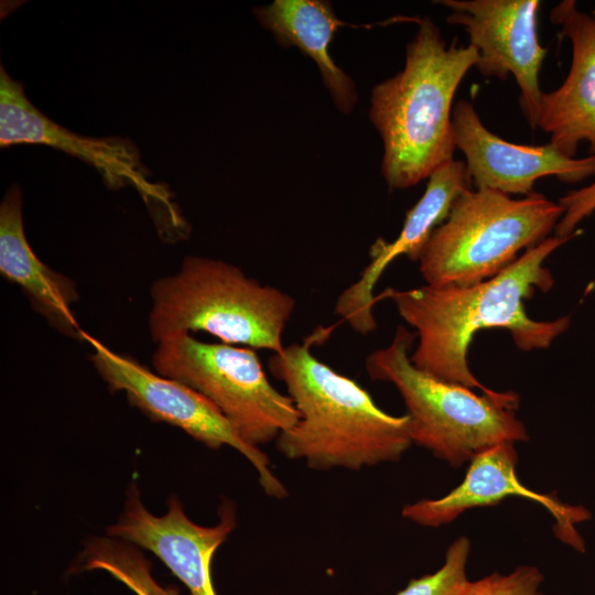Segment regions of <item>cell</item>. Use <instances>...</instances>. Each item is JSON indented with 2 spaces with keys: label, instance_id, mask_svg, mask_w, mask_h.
Instances as JSON below:
<instances>
[{
  "label": "cell",
  "instance_id": "30bf717a",
  "mask_svg": "<svg viewBox=\"0 0 595 595\" xmlns=\"http://www.w3.org/2000/svg\"><path fill=\"white\" fill-rule=\"evenodd\" d=\"M450 24L462 26L479 58L476 69L485 77L512 75L520 90V106L531 129L543 91L539 74L547 48L539 42V0H439Z\"/></svg>",
  "mask_w": 595,
  "mask_h": 595
},
{
  "label": "cell",
  "instance_id": "7c38bea8",
  "mask_svg": "<svg viewBox=\"0 0 595 595\" xmlns=\"http://www.w3.org/2000/svg\"><path fill=\"white\" fill-rule=\"evenodd\" d=\"M455 148L465 156L474 190H494L507 195H530L544 176L564 183H578L595 175V155L569 158L550 142L518 144L493 133L475 107L461 99L452 110Z\"/></svg>",
  "mask_w": 595,
  "mask_h": 595
},
{
  "label": "cell",
  "instance_id": "4fadbf2b",
  "mask_svg": "<svg viewBox=\"0 0 595 595\" xmlns=\"http://www.w3.org/2000/svg\"><path fill=\"white\" fill-rule=\"evenodd\" d=\"M472 188L465 163L455 159L446 162L429 176L423 195L408 210L397 238L375 241L369 251L370 262L335 303V313L356 333L367 335L377 327L374 291L385 270L400 256L418 262L433 231L446 220L454 203Z\"/></svg>",
  "mask_w": 595,
  "mask_h": 595
},
{
  "label": "cell",
  "instance_id": "9a60e30c",
  "mask_svg": "<svg viewBox=\"0 0 595 595\" xmlns=\"http://www.w3.org/2000/svg\"><path fill=\"white\" fill-rule=\"evenodd\" d=\"M550 21L571 42L572 61L561 86L543 93L537 128L565 156L575 158L583 141L595 155V18L564 0L551 10Z\"/></svg>",
  "mask_w": 595,
  "mask_h": 595
},
{
  "label": "cell",
  "instance_id": "7402d4cb",
  "mask_svg": "<svg viewBox=\"0 0 595 595\" xmlns=\"http://www.w3.org/2000/svg\"><path fill=\"white\" fill-rule=\"evenodd\" d=\"M593 15H594V18H595V8H594V12H593Z\"/></svg>",
  "mask_w": 595,
  "mask_h": 595
},
{
  "label": "cell",
  "instance_id": "3957f363",
  "mask_svg": "<svg viewBox=\"0 0 595 595\" xmlns=\"http://www.w3.org/2000/svg\"><path fill=\"white\" fill-rule=\"evenodd\" d=\"M401 72L371 91L369 118L379 132L381 173L391 190L418 184L453 160L455 93L479 54L470 44H446L429 19L416 21Z\"/></svg>",
  "mask_w": 595,
  "mask_h": 595
},
{
  "label": "cell",
  "instance_id": "9c48e42d",
  "mask_svg": "<svg viewBox=\"0 0 595 595\" xmlns=\"http://www.w3.org/2000/svg\"><path fill=\"white\" fill-rule=\"evenodd\" d=\"M48 145L78 158L93 166L111 190L132 186L153 213L163 214L167 227L177 237L188 226L172 202L171 192L152 183L130 140L119 137H84L54 122L25 96L23 85L0 67V145Z\"/></svg>",
  "mask_w": 595,
  "mask_h": 595
},
{
  "label": "cell",
  "instance_id": "ffe728a7",
  "mask_svg": "<svg viewBox=\"0 0 595 595\" xmlns=\"http://www.w3.org/2000/svg\"><path fill=\"white\" fill-rule=\"evenodd\" d=\"M541 571L531 565L517 567L509 574L493 573L475 582H468L461 595H543Z\"/></svg>",
  "mask_w": 595,
  "mask_h": 595
},
{
  "label": "cell",
  "instance_id": "5bb4252c",
  "mask_svg": "<svg viewBox=\"0 0 595 595\" xmlns=\"http://www.w3.org/2000/svg\"><path fill=\"white\" fill-rule=\"evenodd\" d=\"M517 463L515 443L489 447L470 461L464 480L456 488L439 499L405 505L402 516L420 526L435 528L454 521L472 508L494 506L511 496L523 497L547 508L556 521V537L583 551V540L574 526L587 520L588 511L561 502L554 494L543 495L524 487L516 474Z\"/></svg>",
  "mask_w": 595,
  "mask_h": 595
},
{
  "label": "cell",
  "instance_id": "44dd1931",
  "mask_svg": "<svg viewBox=\"0 0 595 595\" xmlns=\"http://www.w3.org/2000/svg\"><path fill=\"white\" fill-rule=\"evenodd\" d=\"M563 215L559 220L554 235L571 237L580 234L577 226L595 212V182L580 190H573L560 197Z\"/></svg>",
  "mask_w": 595,
  "mask_h": 595
},
{
  "label": "cell",
  "instance_id": "8992f818",
  "mask_svg": "<svg viewBox=\"0 0 595 595\" xmlns=\"http://www.w3.org/2000/svg\"><path fill=\"white\" fill-rule=\"evenodd\" d=\"M563 207L533 192L523 198L494 190H468L430 237L419 258L426 284L468 286L513 263L521 250L550 237Z\"/></svg>",
  "mask_w": 595,
  "mask_h": 595
},
{
  "label": "cell",
  "instance_id": "5b68a950",
  "mask_svg": "<svg viewBox=\"0 0 595 595\" xmlns=\"http://www.w3.org/2000/svg\"><path fill=\"white\" fill-rule=\"evenodd\" d=\"M415 338V333L400 325L391 343L365 360L371 380L392 383L402 397L412 443L459 467L495 445L529 440L516 416L517 393L476 394L470 388L424 372L410 358Z\"/></svg>",
  "mask_w": 595,
  "mask_h": 595
},
{
  "label": "cell",
  "instance_id": "ac0fdd59",
  "mask_svg": "<svg viewBox=\"0 0 595 595\" xmlns=\"http://www.w3.org/2000/svg\"><path fill=\"white\" fill-rule=\"evenodd\" d=\"M76 571L106 572L136 595H183L177 586L158 582L151 562L138 547L108 536L86 541Z\"/></svg>",
  "mask_w": 595,
  "mask_h": 595
},
{
  "label": "cell",
  "instance_id": "8fae6325",
  "mask_svg": "<svg viewBox=\"0 0 595 595\" xmlns=\"http://www.w3.org/2000/svg\"><path fill=\"white\" fill-rule=\"evenodd\" d=\"M162 516L143 505L138 486L132 483L118 520L106 534L153 553L190 591L191 595H217L212 580V559L237 524L232 501L218 508V522L201 526L192 521L176 496L166 501Z\"/></svg>",
  "mask_w": 595,
  "mask_h": 595
},
{
  "label": "cell",
  "instance_id": "277c9868",
  "mask_svg": "<svg viewBox=\"0 0 595 595\" xmlns=\"http://www.w3.org/2000/svg\"><path fill=\"white\" fill-rule=\"evenodd\" d=\"M149 331L153 342L205 332L225 344L280 353L294 312L289 293L259 282L223 260L188 256L177 272L150 288Z\"/></svg>",
  "mask_w": 595,
  "mask_h": 595
},
{
  "label": "cell",
  "instance_id": "6da1fadb",
  "mask_svg": "<svg viewBox=\"0 0 595 595\" xmlns=\"http://www.w3.org/2000/svg\"><path fill=\"white\" fill-rule=\"evenodd\" d=\"M550 236L509 267L468 286L423 285L408 290L386 289L376 301H391L400 317L414 328L418 344L410 355L424 372L482 393L495 396L470 371L467 354L474 335L485 328L507 329L522 351L547 349L570 326V316L536 321L524 309L534 292L549 291L554 279L543 266L559 247L573 239Z\"/></svg>",
  "mask_w": 595,
  "mask_h": 595
},
{
  "label": "cell",
  "instance_id": "ba28073f",
  "mask_svg": "<svg viewBox=\"0 0 595 595\" xmlns=\"http://www.w3.org/2000/svg\"><path fill=\"white\" fill-rule=\"evenodd\" d=\"M84 342L91 347L90 360L111 392H125L129 403L152 421L180 428L212 450L232 447L253 466L268 496L278 499L288 496L268 455L241 439L207 398L177 380L152 372L130 356L111 350L86 332Z\"/></svg>",
  "mask_w": 595,
  "mask_h": 595
},
{
  "label": "cell",
  "instance_id": "d6986e66",
  "mask_svg": "<svg viewBox=\"0 0 595 595\" xmlns=\"http://www.w3.org/2000/svg\"><path fill=\"white\" fill-rule=\"evenodd\" d=\"M469 540L459 537L447 549L445 562L432 574L411 580L397 595H461L466 587Z\"/></svg>",
  "mask_w": 595,
  "mask_h": 595
},
{
  "label": "cell",
  "instance_id": "e0dca14e",
  "mask_svg": "<svg viewBox=\"0 0 595 595\" xmlns=\"http://www.w3.org/2000/svg\"><path fill=\"white\" fill-rule=\"evenodd\" d=\"M253 12L281 46H296L315 62L334 105L349 113L358 95L351 78L329 54L335 33L346 24L336 17L332 4L323 0H275Z\"/></svg>",
  "mask_w": 595,
  "mask_h": 595
},
{
  "label": "cell",
  "instance_id": "2e32d148",
  "mask_svg": "<svg viewBox=\"0 0 595 595\" xmlns=\"http://www.w3.org/2000/svg\"><path fill=\"white\" fill-rule=\"evenodd\" d=\"M0 273L17 284L33 310L64 336L83 340L72 311L79 294L75 282L43 263L29 245L23 226L22 194L12 185L0 205Z\"/></svg>",
  "mask_w": 595,
  "mask_h": 595
},
{
  "label": "cell",
  "instance_id": "7a4b0ae2",
  "mask_svg": "<svg viewBox=\"0 0 595 595\" xmlns=\"http://www.w3.org/2000/svg\"><path fill=\"white\" fill-rule=\"evenodd\" d=\"M313 342L284 346L268 361L299 413L277 437V450L317 470H359L400 459L412 444L408 414L380 409L358 382L318 360Z\"/></svg>",
  "mask_w": 595,
  "mask_h": 595
},
{
  "label": "cell",
  "instance_id": "52a82bcc",
  "mask_svg": "<svg viewBox=\"0 0 595 595\" xmlns=\"http://www.w3.org/2000/svg\"><path fill=\"white\" fill-rule=\"evenodd\" d=\"M152 366L207 398L250 445L277 440L299 420L292 399L271 385L252 348L180 333L156 343Z\"/></svg>",
  "mask_w": 595,
  "mask_h": 595
}]
</instances>
